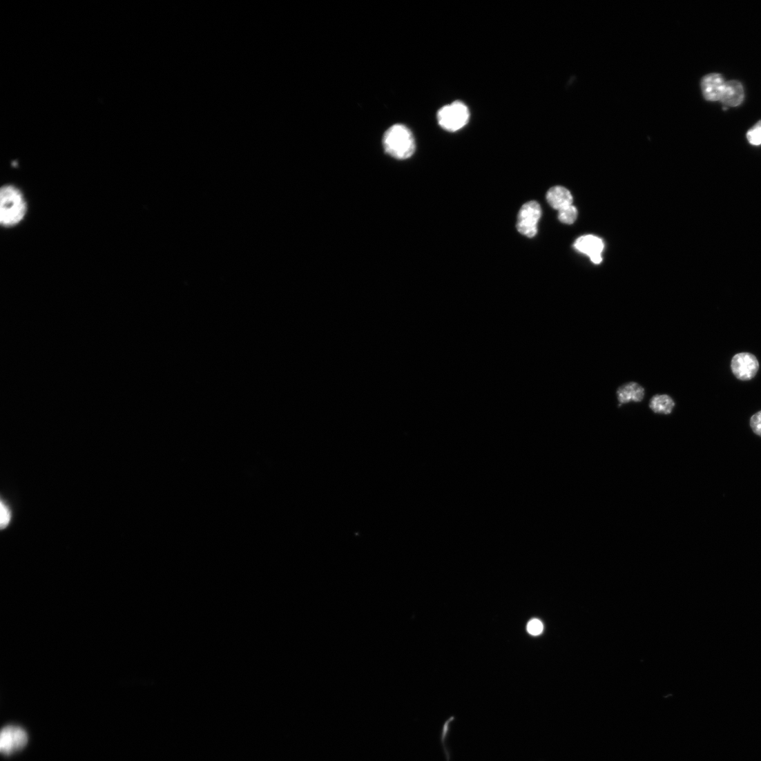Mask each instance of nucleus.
<instances>
[{
  "mask_svg": "<svg viewBox=\"0 0 761 761\" xmlns=\"http://www.w3.org/2000/svg\"><path fill=\"white\" fill-rule=\"evenodd\" d=\"M575 249L579 252L589 256L593 262L600 264L602 259V252L604 244L602 239L593 235H586L579 237L575 241Z\"/></svg>",
  "mask_w": 761,
  "mask_h": 761,
  "instance_id": "obj_7",
  "label": "nucleus"
},
{
  "mask_svg": "<svg viewBox=\"0 0 761 761\" xmlns=\"http://www.w3.org/2000/svg\"><path fill=\"white\" fill-rule=\"evenodd\" d=\"M746 137L749 144L753 146L761 144V120L749 130Z\"/></svg>",
  "mask_w": 761,
  "mask_h": 761,
  "instance_id": "obj_15",
  "label": "nucleus"
},
{
  "mask_svg": "<svg viewBox=\"0 0 761 761\" xmlns=\"http://www.w3.org/2000/svg\"><path fill=\"white\" fill-rule=\"evenodd\" d=\"M455 720H456V717L455 716H452V717H450L447 720H446L445 721V722L443 724L441 733V735H440V741H441V743L442 744V747H443V752H444V754H445V756L446 761H451V760H452V752H451V751H450L449 748L447 747V738L450 735V733H451L452 724H453V722H454Z\"/></svg>",
  "mask_w": 761,
  "mask_h": 761,
  "instance_id": "obj_13",
  "label": "nucleus"
},
{
  "mask_svg": "<svg viewBox=\"0 0 761 761\" xmlns=\"http://www.w3.org/2000/svg\"><path fill=\"white\" fill-rule=\"evenodd\" d=\"M0 222L3 227L19 224L27 213V203L22 192L13 185H6L0 191Z\"/></svg>",
  "mask_w": 761,
  "mask_h": 761,
  "instance_id": "obj_1",
  "label": "nucleus"
},
{
  "mask_svg": "<svg viewBox=\"0 0 761 761\" xmlns=\"http://www.w3.org/2000/svg\"><path fill=\"white\" fill-rule=\"evenodd\" d=\"M750 426L753 432L761 437V411L753 415L750 420Z\"/></svg>",
  "mask_w": 761,
  "mask_h": 761,
  "instance_id": "obj_18",
  "label": "nucleus"
},
{
  "mask_svg": "<svg viewBox=\"0 0 761 761\" xmlns=\"http://www.w3.org/2000/svg\"><path fill=\"white\" fill-rule=\"evenodd\" d=\"M675 406L673 399L665 394L653 396L649 403V407L653 412L666 415L671 414Z\"/></svg>",
  "mask_w": 761,
  "mask_h": 761,
  "instance_id": "obj_12",
  "label": "nucleus"
},
{
  "mask_svg": "<svg viewBox=\"0 0 761 761\" xmlns=\"http://www.w3.org/2000/svg\"><path fill=\"white\" fill-rule=\"evenodd\" d=\"M543 626L542 622L539 619L531 620L528 625V633L534 636L539 635L542 633Z\"/></svg>",
  "mask_w": 761,
  "mask_h": 761,
  "instance_id": "obj_17",
  "label": "nucleus"
},
{
  "mask_svg": "<svg viewBox=\"0 0 761 761\" xmlns=\"http://www.w3.org/2000/svg\"><path fill=\"white\" fill-rule=\"evenodd\" d=\"M0 509H1V518H0L1 519V521H0V525H1V528L3 530L7 528L10 523L11 512L3 501L1 502V508Z\"/></svg>",
  "mask_w": 761,
  "mask_h": 761,
  "instance_id": "obj_16",
  "label": "nucleus"
},
{
  "mask_svg": "<svg viewBox=\"0 0 761 761\" xmlns=\"http://www.w3.org/2000/svg\"><path fill=\"white\" fill-rule=\"evenodd\" d=\"M645 390L639 384L630 383L619 387L617 392L619 405L631 402L639 403L644 398Z\"/></svg>",
  "mask_w": 761,
  "mask_h": 761,
  "instance_id": "obj_11",
  "label": "nucleus"
},
{
  "mask_svg": "<svg viewBox=\"0 0 761 761\" xmlns=\"http://www.w3.org/2000/svg\"><path fill=\"white\" fill-rule=\"evenodd\" d=\"M470 117L468 108L460 101L443 107L437 114L439 126L450 132H456L465 127L469 122Z\"/></svg>",
  "mask_w": 761,
  "mask_h": 761,
  "instance_id": "obj_3",
  "label": "nucleus"
},
{
  "mask_svg": "<svg viewBox=\"0 0 761 761\" xmlns=\"http://www.w3.org/2000/svg\"><path fill=\"white\" fill-rule=\"evenodd\" d=\"M541 213V206L537 202L530 201L524 204L518 213L517 231L528 238L534 237L537 234Z\"/></svg>",
  "mask_w": 761,
  "mask_h": 761,
  "instance_id": "obj_4",
  "label": "nucleus"
},
{
  "mask_svg": "<svg viewBox=\"0 0 761 761\" xmlns=\"http://www.w3.org/2000/svg\"><path fill=\"white\" fill-rule=\"evenodd\" d=\"M546 199L552 209L558 211L572 205L573 202L571 193L563 186L551 188L547 193Z\"/></svg>",
  "mask_w": 761,
  "mask_h": 761,
  "instance_id": "obj_10",
  "label": "nucleus"
},
{
  "mask_svg": "<svg viewBox=\"0 0 761 761\" xmlns=\"http://www.w3.org/2000/svg\"><path fill=\"white\" fill-rule=\"evenodd\" d=\"M744 99V90L742 84L736 80L726 82L720 102L725 106L738 107Z\"/></svg>",
  "mask_w": 761,
  "mask_h": 761,
  "instance_id": "obj_9",
  "label": "nucleus"
},
{
  "mask_svg": "<svg viewBox=\"0 0 761 761\" xmlns=\"http://www.w3.org/2000/svg\"><path fill=\"white\" fill-rule=\"evenodd\" d=\"M577 215V210L573 204L559 211V220L566 224H572L576 221Z\"/></svg>",
  "mask_w": 761,
  "mask_h": 761,
  "instance_id": "obj_14",
  "label": "nucleus"
},
{
  "mask_svg": "<svg viewBox=\"0 0 761 761\" xmlns=\"http://www.w3.org/2000/svg\"><path fill=\"white\" fill-rule=\"evenodd\" d=\"M26 732L16 725H8L0 734V751L5 755H12L22 750L27 744Z\"/></svg>",
  "mask_w": 761,
  "mask_h": 761,
  "instance_id": "obj_5",
  "label": "nucleus"
},
{
  "mask_svg": "<svg viewBox=\"0 0 761 761\" xmlns=\"http://www.w3.org/2000/svg\"><path fill=\"white\" fill-rule=\"evenodd\" d=\"M725 84L726 81L720 74L713 73L706 75L701 81V88L704 98L710 102L720 101Z\"/></svg>",
  "mask_w": 761,
  "mask_h": 761,
  "instance_id": "obj_8",
  "label": "nucleus"
},
{
  "mask_svg": "<svg viewBox=\"0 0 761 761\" xmlns=\"http://www.w3.org/2000/svg\"><path fill=\"white\" fill-rule=\"evenodd\" d=\"M383 145L387 153L398 160L410 158L416 148L412 132L402 124L394 125L386 131Z\"/></svg>",
  "mask_w": 761,
  "mask_h": 761,
  "instance_id": "obj_2",
  "label": "nucleus"
},
{
  "mask_svg": "<svg viewBox=\"0 0 761 761\" xmlns=\"http://www.w3.org/2000/svg\"><path fill=\"white\" fill-rule=\"evenodd\" d=\"M731 369L739 380H749L756 375L759 369V363L753 354L741 353L733 358Z\"/></svg>",
  "mask_w": 761,
  "mask_h": 761,
  "instance_id": "obj_6",
  "label": "nucleus"
}]
</instances>
